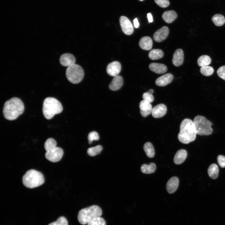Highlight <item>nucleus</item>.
Masks as SVG:
<instances>
[{
  "instance_id": "nucleus-22",
  "label": "nucleus",
  "mask_w": 225,
  "mask_h": 225,
  "mask_svg": "<svg viewBox=\"0 0 225 225\" xmlns=\"http://www.w3.org/2000/svg\"><path fill=\"white\" fill-rule=\"evenodd\" d=\"M177 17V14L173 10L165 11L162 15V18L166 23H170L172 22Z\"/></svg>"
},
{
  "instance_id": "nucleus-36",
  "label": "nucleus",
  "mask_w": 225,
  "mask_h": 225,
  "mask_svg": "<svg viewBox=\"0 0 225 225\" xmlns=\"http://www.w3.org/2000/svg\"><path fill=\"white\" fill-rule=\"evenodd\" d=\"M217 74L220 78L225 81V65L219 68L217 71Z\"/></svg>"
},
{
  "instance_id": "nucleus-24",
  "label": "nucleus",
  "mask_w": 225,
  "mask_h": 225,
  "mask_svg": "<svg viewBox=\"0 0 225 225\" xmlns=\"http://www.w3.org/2000/svg\"><path fill=\"white\" fill-rule=\"evenodd\" d=\"M208 173L210 178L216 179L218 177L219 173V169L218 166L215 164H212L209 167Z\"/></svg>"
},
{
  "instance_id": "nucleus-5",
  "label": "nucleus",
  "mask_w": 225,
  "mask_h": 225,
  "mask_svg": "<svg viewBox=\"0 0 225 225\" xmlns=\"http://www.w3.org/2000/svg\"><path fill=\"white\" fill-rule=\"evenodd\" d=\"M102 213L101 208L98 206L93 205L80 210L78 218L80 224L85 225L95 218L100 217Z\"/></svg>"
},
{
  "instance_id": "nucleus-25",
  "label": "nucleus",
  "mask_w": 225,
  "mask_h": 225,
  "mask_svg": "<svg viewBox=\"0 0 225 225\" xmlns=\"http://www.w3.org/2000/svg\"><path fill=\"white\" fill-rule=\"evenodd\" d=\"M156 169V166L153 163L149 164H143L141 167V172L145 174H151L155 172Z\"/></svg>"
},
{
  "instance_id": "nucleus-3",
  "label": "nucleus",
  "mask_w": 225,
  "mask_h": 225,
  "mask_svg": "<svg viewBox=\"0 0 225 225\" xmlns=\"http://www.w3.org/2000/svg\"><path fill=\"white\" fill-rule=\"evenodd\" d=\"M62 109V107L60 102L54 98H47L43 101V114L44 117L47 119H50L55 114L60 113Z\"/></svg>"
},
{
  "instance_id": "nucleus-37",
  "label": "nucleus",
  "mask_w": 225,
  "mask_h": 225,
  "mask_svg": "<svg viewBox=\"0 0 225 225\" xmlns=\"http://www.w3.org/2000/svg\"><path fill=\"white\" fill-rule=\"evenodd\" d=\"M217 161L220 166L222 168L225 167V157L222 155L217 157Z\"/></svg>"
},
{
  "instance_id": "nucleus-14",
  "label": "nucleus",
  "mask_w": 225,
  "mask_h": 225,
  "mask_svg": "<svg viewBox=\"0 0 225 225\" xmlns=\"http://www.w3.org/2000/svg\"><path fill=\"white\" fill-rule=\"evenodd\" d=\"M140 112L142 116L146 117L152 113V108L150 103L144 100L139 103Z\"/></svg>"
},
{
  "instance_id": "nucleus-33",
  "label": "nucleus",
  "mask_w": 225,
  "mask_h": 225,
  "mask_svg": "<svg viewBox=\"0 0 225 225\" xmlns=\"http://www.w3.org/2000/svg\"><path fill=\"white\" fill-rule=\"evenodd\" d=\"M88 138L89 144H91L93 141L98 140L99 139L98 133L95 131L90 132L88 135Z\"/></svg>"
},
{
  "instance_id": "nucleus-27",
  "label": "nucleus",
  "mask_w": 225,
  "mask_h": 225,
  "mask_svg": "<svg viewBox=\"0 0 225 225\" xmlns=\"http://www.w3.org/2000/svg\"><path fill=\"white\" fill-rule=\"evenodd\" d=\"M211 58L207 55H203L200 56L197 61L198 65L201 67L208 66L211 63Z\"/></svg>"
},
{
  "instance_id": "nucleus-35",
  "label": "nucleus",
  "mask_w": 225,
  "mask_h": 225,
  "mask_svg": "<svg viewBox=\"0 0 225 225\" xmlns=\"http://www.w3.org/2000/svg\"><path fill=\"white\" fill-rule=\"evenodd\" d=\"M155 2L161 8H166L169 5L168 0H154Z\"/></svg>"
},
{
  "instance_id": "nucleus-34",
  "label": "nucleus",
  "mask_w": 225,
  "mask_h": 225,
  "mask_svg": "<svg viewBox=\"0 0 225 225\" xmlns=\"http://www.w3.org/2000/svg\"><path fill=\"white\" fill-rule=\"evenodd\" d=\"M142 97L143 100L150 103L154 101V97L153 95L147 92L143 93Z\"/></svg>"
},
{
  "instance_id": "nucleus-31",
  "label": "nucleus",
  "mask_w": 225,
  "mask_h": 225,
  "mask_svg": "<svg viewBox=\"0 0 225 225\" xmlns=\"http://www.w3.org/2000/svg\"><path fill=\"white\" fill-rule=\"evenodd\" d=\"M87 225H106V223L103 218L99 217L89 222Z\"/></svg>"
},
{
  "instance_id": "nucleus-28",
  "label": "nucleus",
  "mask_w": 225,
  "mask_h": 225,
  "mask_svg": "<svg viewBox=\"0 0 225 225\" xmlns=\"http://www.w3.org/2000/svg\"><path fill=\"white\" fill-rule=\"evenodd\" d=\"M212 21L214 24L217 26H222L225 23L224 17L221 14H216L212 18Z\"/></svg>"
},
{
  "instance_id": "nucleus-19",
  "label": "nucleus",
  "mask_w": 225,
  "mask_h": 225,
  "mask_svg": "<svg viewBox=\"0 0 225 225\" xmlns=\"http://www.w3.org/2000/svg\"><path fill=\"white\" fill-rule=\"evenodd\" d=\"M152 38L148 36H145L142 38L139 42V46L141 48L148 51L152 49Z\"/></svg>"
},
{
  "instance_id": "nucleus-13",
  "label": "nucleus",
  "mask_w": 225,
  "mask_h": 225,
  "mask_svg": "<svg viewBox=\"0 0 225 225\" xmlns=\"http://www.w3.org/2000/svg\"><path fill=\"white\" fill-rule=\"evenodd\" d=\"M167 111L166 106L163 104H159L152 108L151 114L154 118H159L165 115Z\"/></svg>"
},
{
  "instance_id": "nucleus-23",
  "label": "nucleus",
  "mask_w": 225,
  "mask_h": 225,
  "mask_svg": "<svg viewBox=\"0 0 225 225\" xmlns=\"http://www.w3.org/2000/svg\"><path fill=\"white\" fill-rule=\"evenodd\" d=\"M164 56L163 52L160 49H153L148 54V57L152 60H158Z\"/></svg>"
},
{
  "instance_id": "nucleus-21",
  "label": "nucleus",
  "mask_w": 225,
  "mask_h": 225,
  "mask_svg": "<svg viewBox=\"0 0 225 225\" xmlns=\"http://www.w3.org/2000/svg\"><path fill=\"white\" fill-rule=\"evenodd\" d=\"M187 155L186 151L184 149H180L178 151L174 158V163L177 165L181 164L186 159Z\"/></svg>"
},
{
  "instance_id": "nucleus-39",
  "label": "nucleus",
  "mask_w": 225,
  "mask_h": 225,
  "mask_svg": "<svg viewBox=\"0 0 225 225\" xmlns=\"http://www.w3.org/2000/svg\"><path fill=\"white\" fill-rule=\"evenodd\" d=\"M133 23L134 26L135 28H137L138 27L139 24L137 18H135L134 19Z\"/></svg>"
},
{
  "instance_id": "nucleus-41",
  "label": "nucleus",
  "mask_w": 225,
  "mask_h": 225,
  "mask_svg": "<svg viewBox=\"0 0 225 225\" xmlns=\"http://www.w3.org/2000/svg\"><path fill=\"white\" fill-rule=\"evenodd\" d=\"M140 0L141 1H143V0Z\"/></svg>"
},
{
  "instance_id": "nucleus-12",
  "label": "nucleus",
  "mask_w": 225,
  "mask_h": 225,
  "mask_svg": "<svg viewBox=\"0 0 225 225\" xmlns=\"http://www.w3.org/2000/svg\"><path fill=\"white\" fill-rule=\"evenodd\" d=\"M76 59L74 56L69 53L62 55L60 58V62L63 66L69 67L75 64Z\"/></svg>"
},
{
  "instance_id": "nucleus-18",
  "label": "nucleus",
  "mask_w": 225,
  "mask_h": 225,
  "mask_svg": "<svg viewBox=\"0 0 225 225\" xmlns=\"http://www.w3.org/2000/svg\"><path fill=\"white\" fill-rule=\"evenodd\" d=\"M179 182V180L177 177H173L170 178L166 185L167 192L170 194L174 192L178 188Z\"/></svg>"
},
{
  "instance_id": "nucleus-10",
  "label": "nucleus",
  "mask_w": 225,
  "mask_h": 225,
  "mask_svg": "<svg viewBox=\"0 0 225 225\" xmlns=\"http://www.w3.org/2000/svg\"><path fill=\"white\" fill-rule=\"evenodd\" d=\"M169 32L168 28L166 26H163L154 33L153 35V39L157 42H161L166 38Z\"/></svg>"
},
{
  "instance_id": "nucleus-29",
  "label": "nucleus",
  "mask_w": 225,
  "mask_h": 225,
  "mask_svg": "<svg viewBox=\"0 0 225 225\" xmlns=\"http://www.w3.org/2000/svg\"><path fill=\"white\" fill-rule=\"evenodd\" d=\"M102 149V147L100 145L88 148L87 150L88 154L91 156H94L99 154Z\"/></svg>"
},
{
  "instance_id": "nucleus-17",
  "label": "nucleus",
  "mask_w": 225,
  "mask_h": 225,
  "mask_svg": "<svg viewBox=\"0 0 225 225\" xmlns=\"http://www.w3.org/2000/svg\"><path fill=\"white\" fill-rule=\"evenodd\" d=\"M123 84V79L122 77L118 75L114 77L109 85V88L112 91H117L122 87Z\"/></svg>"
},
{
  "instance_id": "nucleus-7",
  "label": "nucleus",
  "mask_w": 225,
  "mask_h": 225,
  "mask_svg": "<svg viewBox=\"0 0 225 225\" xmlns=\"http://www.w3.org/2000/svg\"><path fill=\"white\" fill-rule=\"evenodd\" d=\"M197 134L200 136L209 135L213 132L211 126L212 123L201 115L196 116L193 121Z\"/></svg>"
},
{
  "instance_id": "nucleus-26",
  "label": "nucleus",
  "mask_w": 225,
  "mask_h": 225,
  "mask_svg": "<svg viewBox=\"0 0 225 225\" xmlns=\"http://www.w3.org/2000/svg\"><path fill=\"white\" fill-rule=\"evenodd\" d=\"M144 150L147 157L149 158H153L155 155L154 147L150 142H147L143 146Z\"/></svg>"
},
{
  "instance_id": "nucleus-40",
  "label": "nucleus",
  "mask_w": 225,
  "mask_h": 225,
  "mask_svg": "<svg viewBox=\"0 0 225 225\" xmlns=\"http://www.w3.org/2000/svg\"><path fill=\"white\" fill-rule=\"evenodd\" d=\"M147 92H148V93H150L152 94L153 93V92H154V91H153V89H150Z\"/></svg>"
},
{
  "instance_id": "nucleus-30",
  "label": "nucleus",
  "mask_w": 225,
  "mask_h": 225,
  "mask_svg": "<svg viewBox=\"0 0 225 225\" xmlns=\"http://www.w3.org/2000/svg\"><path fill=\"white\" fill-rule=\"evenodd\" d=\"M200 72L203 75L206 76H209L213 73L214 69L212 67L208 66L201 67Z\"/></svg>"
},
{
  "instance_id": "nucleus-38",
  "label": "nucleus",
  "mask_w": 225,
  "mask_h": 225,
  "mask_svg": "<svg viewBox=\"0 0 225 225\" xmlns=\"http://www.w3.org/2000/svg\"><path fill=\"white\" fill-rule=\"evenodd\" d=\"M147 16L149 22H152L153 21V19L151 14L149 13L147 14Z\"/></svg>"
},
{
  "instance_id": "nucleus-15",
  "label": "nucleus",
  "mask_w": 225,
  "mask_h": 225,
  "mask_svg": "<svg viewBox=\"0 0 225 225\" xmlns=\"http://www.w3.org/2000/svg\"><path fill=\"white\" fill-rule=\"evenodd\" d=\"M184 53L182 49H177L174 52L172 59V63L176 67H178L182 64L184 60Z\"/></svg>"
},
{
  "instance_id": "nucleus-1",
  "label": "nucleus",
  "mask_w": 225,
  "mask_h": 225,
  "mask_svg": "<svg viewBox=\"0 0 225 225\" xmlns=\"http://www.w3.org/2000/svg\"><path fill=\"white\" fill-rule=\"evenodd\" d=\"M24 106L19 98L14 97L7 101L4 103L3 113L4 117L9 120H13L23 112Z\"/></svg>"
},
{
  "instance_id": "nucleus-16",
  "label": "nucleus",
  "mask_w": 225,
  "mask_h": 225,
  "mask_svg": "<svg viewBox=\"0 0 225 225\" xmlns=\"http://www.w3.org/2000/svg\"><path fill=\"white\" fill-rule=\"evenodd\" d=\"M173 78L172 74L168 73L158 78L155 81V83L158 86L164 87L170 83Z\"/></svg>"
},
{
  "instance_id": "nucleus-4",
  "label": "nucleus",
  "mask_w": 225,
  "mask_h": 225,
  "mask_svg": "<svg viewBox=\"0 0 225 225\" xmlns=\"http://www.w3.org/2000/svg\"><path fill=\"white\" fill-rule=\"evenodd\" d=\"M57 142L53 138L48 139L44 143V148L46 152V158L52 162H57L62 158L63 154L62 148L56 147Z\"/></svg>"
},
{
  "instance_id": "nucleus-20",
  "label": "nucleus",
  "mask_w": 225,
  "mask_h": 225,
  "mask_svg": "<svg viewBox=\"0 0 225 225\" xmlns=\"http://www.w3.org/2000/svg\"><path fill=\"white\" fill-rule=\"evenodd\" d=\"M149 68L152 71L159 74L164 73L167 70V66L161 63H152L150 64Z\"/></svg>"
},
{
  "instance_id": "nucleus-8",
  "label": "nucleus",
  "mask_w": 225,
  "mask_h": 225,
  "mask_svg": "<svg viewBox=\"0 0 225 225\" xmlns=\"http://www.w3.org/2000/svg\"><path fill=\"white\" fill-rule=\"evenodd\" d=\"M66 75L70 82L73 84H77L82 80L84 76V72L80 66L75 64L68 67Z\"/></svg>"
},
{
  "instance_id": "nucleus-32",
  "label": "nucleus",
  "mask_w": 225,
  "mask_h": 225,
  "mask_svg": "<svg viewBox=\"0 0 225 225\" xmlns=\"http://www.w3.org/2000/svg\"><path fill=\"white\" fill-rule=\"evenodd\" d=\"M48 225H68V222L65 217L62 216L59 217L56 221L52 222Z\"/></svg>"
},
{
  "instance_id": "nucleus-6",
  "label": "nucleus",
  "mask_w": 225,
  "mask_h": 225,
  "mask_svg": "<svg viewBox=\"0 0 225 225\" xmlns=\"http://www.w3.org/2000/svg\"><path fill=\"white\" fill-rule=\"evenodd\" d=\"M44 180L42 174L34 169L28 171L22 177L23 184L26 187L30 188L41 185L44 183Z\"/></svg>"
},
{
  "instance_id": "nucleus-9",
  "label": "nucleus",
  "mask_w": 225,
  "mask_h": 225,
  "mask_svg": "<svg viewBox=\"0 0 225 225\" xmlns=\"http://www.w3.org/2000/svg\"><path fill=\"white\" fill-rule=\"evenodd\" d=\"M119 22L122 31L125 34L129 35L133 33L134 30L133 26L128 18L124 16H121L119 18Z\"/></svg>"
},
{
  "instance_id": "nucleus-11",
  "label": "nucleus",
  "mask_w": 225,
  "mask_h": 225,
  "mask_svg": "<svg viewBox=\"0 0 225 225\" xmlns=\"http://www.w3.org/2000/svg\"><path fill=\"white\" fill-rule=\"evenodd\" d=\"M121 69V66L120 62L115 61L109 63L107 66L106 71L110 76L114 77L120 73Z\"/></svg>"
},
{
  "instance_id": "nucleus-2",
  "label": "nucleus",
  "mask_w": 225,
  "mask_h": 225,
  "mask_svg": "<svg viewBox=\"0 0 225 225\" xmlns=\"http://www.w3.org/2000/svg\"><path fill=\"white\" fill-rule=\"evenodd\" d=\"M196 135L193 121L189 118L183 119L180 124L178 135L179 141L184 144H188L195 140Z\"/></svg>"
}]
</instances>
